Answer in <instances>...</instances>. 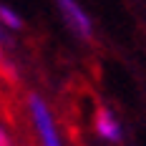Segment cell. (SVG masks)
<instances>
[{"label":"cell","instance_id":"6da1fadb","mask_svg":"<svg viewBox=\"0 0 146 146\" xmlns=\"http://www.w3.org/2000/svg\"><path fill=\"white\" fill-rule=\"evenodd\" d=\"M28 116L33 121V129L38 133V144L40 146H63V136L58 131V123L53 118V111L40 93H28Z\"/></svg>","mask_w":146,"mask_h":146},{"label":"cell","instance_id":"7a4b0ae2","mask_svg":"<svg viewBox=\"0 0 146 146\" xmlns=\"http://www.w3.org/2000/svg\"><path fill=\"white\" fill-rule=\"evenodd\" d=\"M56 5H58L66 25H68L81 40H91V38H93V23H91L88 13L78 5V0H56Z\"/></svg>","mask_w":146,"mask_h":146},{"label":"cell","instance_id":"3957f363","mask_svg":"<svg viewBox=\"0 0 146 146\" xmlns=\"http://www.w3.org/2000/svg\"><path fill=\"white\" fill-rule=\"evenodd\" d=\"M93 129H96V133L101 136L103 141H108V144H118V141H121V136H123V129H121L118 118L113 116L108 108H98V111H96Z\"/></svg>","mask_w":146,"mask_h":146},{"label":"cell","instance_id":"277c9868","mask_svg":"<svg viewBox=\"0 0 146 146\" xmlns=\"http://www.w3.org/2000/svg\"><path fill=\"white\" fill-rule=\"evenodd\" d=\"M0 25L8 28V30H20V28H23V20H20V15L15 13L13 8L0 5Z\"/></svg>","mask_w":146,"mask_h":146},{"label":"cell","instance_id":"5b68a950","mask_svg":"<svg viewBox=\"0 0 146 146\" xmlns=\"http://www.w3.org/2000/svg\"><path fill=\"white\" fill-rule=\"evenodd\" d=\"M0 146H15L13 139H10V133H8V129L0 123Z\"/></svg>","mask_w":146,"mask_h":146},{"label":"cell","instance_id":"8992f818","mask_svg":"<svg viewBox=\"0 0 146 146\" xmlns=\"http://www.w3.org/2000/svg\"><path fill=\"white\" fill-rule=\"evenodd\" d=\"M3 60H5V56H3V45H0V63H3Z\"/></svg>","mask_w":146,"mask_h":146}]
</instances>
